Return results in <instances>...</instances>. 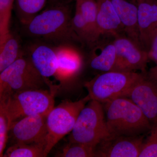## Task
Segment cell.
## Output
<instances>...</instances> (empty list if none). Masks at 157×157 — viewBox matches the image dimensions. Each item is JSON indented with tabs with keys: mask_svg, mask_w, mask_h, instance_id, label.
Instances as JSON below:
<instances>
[{
	"mask_svg": "<svg viewBox=\"0 0 157 157\" xmlns=\"http://www.w3.org/2000/svg\"><path fill=\"white\" fill-rule=\"evenodd\" d=\"M147 54L149 60L154 62L155 64L157 65V35L153 40L147 51Z\"/></svg>",
	"mask_w": 157,
	"mask_h": 157,
	"instance_id": "4316f807",
	"label": "cell"
},
{
	"mask_svg": "<svg viewBox=\"0 0 157 157\" xmlns=\"http://www.w3.org/2000/svg\"><path fill=\"white\" fill-rule=\"evenodd\" d=\"M103 104L109 135L137 136L150 131L152 124L129 98L121 97Z\"/></svg>",
	"mask_w": 157,
	"mask_h": 157,
	"instance_id": "6da1fadb",
	"label": "cell"
},
{
	"mask_svg": "<svg viewBox=\"0 0 157 157\" xmlns=\"http://www.w3.org/2000/svg\"><path fill=\"white\" fill-rule=\"evenodd\" d=\"M127 36L141 46L137 25V7L133 1L111 0Z\"/></svg>",
	"mask_w": 157,
	"mask_h": 157,
	"instance_id": "9a60e30c",
	"label": "cell"
},
{
	"mask_svg": "<svg viewBox=\"0 0 157 157\" xmlns=\"http://www.w3.org/2000/svg\"><path fill=\"white\" fill-rule=\"evenodd\" d=\"M46 0H16L21 21L27 25L45 6Z\"/></svg>",
	"mask_w": 157,
	"mask_h": 157,
	"instance_id": "ffe728a7",
	"label": "cell"
},
{
	"mask_svg": "<svg viewBox=\"0 0 157 157\" xmlns=\"http://www.w3.org/2000/svg\"><path fill=\"white\" fill-rule=\"evenodd\" d=\"M109 135L104 106L90 100L79 113L69 137V143H78L95 148Z\"/></svg>",
	"mask_w": 157,
	"mask_h": 157,
	"instance_id": "3957f363",
	"label": "cell"
},
{
	"mask_svg": "<svg viewBox=\"0 0 157 157\" xmlns=\"http://www.w3.org/2000/svg\"><path fill=\"white\" fill-rule=\"evenodd\" d=\"M47 115L29 116L11 123L9 133L13 144H47Z\"/></svg>",
	"mask_w": 157,
	"mask_h": 157,
	"instance_id": "9c48e42d",
	"label": "cell"
},
{
	"mask_svg": "<svg viewBox=\"0 0 157 157\" xmlns=\"http://www.w3.org/2000/svg\"><path fill=\"white\" fill-rule=\"evenodd\" d=\"M56 91L29 90L13 94L5 101L11 124L29 116L48 114L54 107Z\"/></svg>",
	"mask_w": 157,
	"mask_h": 157,
	"instance_id": "5b68a950",
	"label": "cell"
},
{
	"mask_svg": "<svg viewBox=\"0 0 157 157\" xmlns=\"http://www.w3.org/2000/svg\"><path fill=\"white\" fill-rule=\"evenodd\" d=\"M144 135L127 136L110 135L95 147L97 157H139Z\"/></svg>",
	"mask_w": 157,
	"mask_h": 157,
	"instance_id": "30bf717a",
	"label": "cell"
},
{
	"mask_svg": "<svg viewBox=\"0 0 157 157\" xmlns=\"http://www.w3.org/2000/svg\"><path fill=\"white\" fill-rule=\"evenodd\" d=\"M57 58V79L68 80L76 76L82 67V59L78 52L67 46L55 49Z\"/></svg>",
	"mask_w": 157,
	"mask_h": 157,
	"instance_id": "2e32d148",
	"label": "cell"
},
{
	"mask_svg": "<svg viewBox=\"0 0 157 157\" xmlns=\"http://www.w3.org/2000/svg\"><path fill=\"white\" fill-rule=\"evenodd\" d=\"M141 109L152 125L157 123V84L146 75L126 96Z\"/></svg>",
	"mask_w": 157,
	"mask_h": 157,
	"instance_id": "8fae6325",
	"label": "cell"
},
{
	"mask_svg": "<svg viewBox=\"0 0 157 157\" xmlns=\"http://www.w3.org/2000/svg\"><path fill=\"white\" fill-rule=\"evenodd\" d=\"M68 11L64 8L48 9L36 15L26 25L35 36L56 40L78 39L73 31Z\"/></svg>",
	"mask_w": 157,
	"mask_h": 157,
	"instance_id": "52a82bcc",
	"label": "cell"
},
{
	"mask_svg": "<svg viewBox=\"0 0 157 157\" xmlns=\"http://www.w3.org/2000/svg\"><path fill=\"white\" fill-rule=\"evenodd\" d=\"M146 74L112 70L104 72L85 83L91 100L102 104L125 97L129 91Z\"/></svg>",
	"mask_w": 157,
	"mask_h": 157,
	"instance_id": "7a4b0ae2",
	"label": "cell"
},
{
	"mask_svg": "<svg viewBox=\"0 0 157 157\" xmlns=\"http://www.w3.org/2000/svg\"><path fill=\"white\" fill-rule=\"evenodd\" d=\"M116 51L114 70L124 72L147 73L149 60L147 51L127 36L120 35L113 41Z\"/></svg>",
	"mask_w": 157,
	"mask_h": 157,
	"instance_id": "ba28073f",
	"label": "cell"
},
{
	"mask_svg": "<svg viewBox=\"0 0 157 157\" xmlns=\"http://www.w3.org/2000/svg\"><path fill=\"white\" fill-rule=\"evenodd\" d=\"M146 76L148 79L157 84V65L150 69L147 72Z\"/></svg>",
	"mask_w": 157,
	"mask_h": 157,
	"instance_id": "83f0119b",
	"label": "cell"
},
{
	"mask_svg": "<svg viewBox=\"0 0 157 157\" xmlns=\"http://www.w3.org/2000/svg\"><path fill=\"white\" fill-rule=\"evenodd\" d=\"M22 56L18 40L10 33L0 42V73Z\"/></svg>",
	"mask_w": 157,
	"mask_h": 157,
	"instance_id": "ac0fdd59",
	"label": "cell"
},
{
	"mask_svg": "<svg viewBox=\"0 0 157 157\" xmlns=\"http://www.w3.org/2000/svg\"><path fill=\"white\" fill-rule=\"evenodd\" d=\"M95 148L78 143H69L56 156L61 157H96Z\"/></svg>",
	"mask_w": 157,
	"mask_h": 157,
	"instance_id": "603a6c76",
	"label": "cell"
},
{
	"mask_svg": "<svg viewBox=\"0 0 157 157\" xmlns=\"http://www.w3.org/2000/svg\"><path fill=\"white\" fill-rule=\"evenodd\" d=\"M139 157H157V123L152 125L149 135L144 141Z\"/></svg>",
	"mask_w": 157,
	"mask_h": 157,
	"instance_id": "484cf974",
	"label": "cell"
},
{
	"mask_svg": "<svg viewBox=\"0 0 157 157\" xmlns=\"http://www.w3.org/2000/svg\"><path fill=\"white\" fill-rule=\"evenodd\" d=\"M96 39L102 36L116 37L124 32V28L111 0H97Z\"/></svg>",
	"mask_w": 157,
	"mask_h": 157,
	"instance_id": "4fadbf2b",
	"label": "cell"
},
{
	"mask_svg": "<svg viewBox=\"0 0 157 157\" xmlns=\"http://www.w3.org/2000/svg\"><path fill=\"white\" fill-rule=\"evenodd\" d=\"M76 9L80 11L87 21L94 36V41L96 42L97 0H76Z\"/></svg>",
	"mask_w": 157,
	"mask_h": 157,
	"instance_id": "44dd1931",
	"label": "cell"
},
{
	"mask_svg": "<svg viewBox=\"0 0 157 157\" xmlns=\"http://www.w3.org/2000/svg\"><path fill=\"white\" fill-rule=\"evenodd\" d=\"M72 28L79 41L87 43H94V36L87 21L78 9H76L72 18Z\"/></svg>",
	"mask_w": 157,
	"mask_h": 157,
	"instance_id": "7402d4cb",
	"label": "cell"
},
{
	"mask_svg": "<svg viewBox=\"0 0 157 157\" xmlns=\"http://www.w3.org/2000/svg\"><path fill=\"white\" fill-rule=\"evenodd\" d=\"M14 1L0 0V42L10 33V20Z\"/></svg>",
	"mask_w": 157,
	"mask_h": 157,
	"instance_id": "cb8c5ba5",
	"label": "cell"
},
{
	"mask_svg": "<svg viewBox=\"0 0 157 157\" xmlns=\"http://www.w3.org/2000/svg\"><path fill=\"white\" fill-rule=\"evenodd\" d=\"M46 84L30 58L22 56L0 73V99L15 93L42 89Z\"/></svg>",
	"mask_w": 157,
	"mask_h": 157,
	"instance_id": "277c9868",
	"label": "cell"
},
{
	"mask_svg": "<svg viewBox=\"0 0 157 157\" xmlns=\"http://www.w3.org/2000/svg\"><path fill=\"white\" fill-rule=\"evenodd\" d=\"M46 145L47 142L31 144H14L7 149L3 157H45Z\"/></svg>",
	"mask_w": 157,
	"mask_h": 157,
	"instance_id": "d6986e66",
	"label": "cell"
},
{
	"mask_svg": "<svg viewBox=\"0 0 157 157\" xmlns=\"http://www.w3.org/2000/svg\"><path fill=\"white\" fill-rule=\"evenodd\" d=\"M141 46L148 51L157 35V0H135Z\"/></svg>",
	"mask_w": 157,
	"mask_h": 157,
	"instance_id": "7c38bea8",
	"label": "cell"
},
{
	"mask_svg": "<svg viewBox=\"0 0 157 157\" xmlns=\"http://www.w3.org/2000/svg\"><path fill=\"white\" fill-rule=\"evenodd\" d=\"M132 1H133V2H135V0H132Z\"/></svg>",
	"mask_w": 157,
	"mask_h": 157,
	"instance_id": "f1b7e54d",
	"label": "cell"
},
{
	"mask_svg": "<svg viewBox=\"0 0 157 157\" xmlns=\"http://www.w3.org/2000/svg\"><path fill=\"white\" fill-rule=\"evenodd\" d=\"M29 58L46 84H48L51 89L56 88L51 85L49 80V78L52 77L57 79V58L55 49L47 45H37L31 50Z\"/></svg>",
	"mask_w": 157,
	"mask_h": 157,
	"instance_id": "5bb4252c",
	"label": "cell"
},
{
	"mask_svg": "<svg viewBox=\"0 0 157 157\" xmlns=\"http://www.w3.org/2000/svg\"><path fill=\"white\" fill-rule=\"evenodd\" d=\"M11 122L6 104L3 100H0V157H3L4 151L9 138V128Z\"/></svg>",
	"mask_w": 157,
	"mask_h": 157,
	"instance_id": "d4e9b609",
	"label": "cell"
},
{
	"mask_svg": "<svg viewBox=\"0 0 157 157\" xmlns=\"http://www.w3.org/2000/svg\"><path fill=\"white\" fill-rule=\"evenodd\" d=\"M90 100L87 95L75 102L65 100L49 112L47 117L46 157L61 139L72 132L82 109Z\"/></svg>",
	"mask_w": 157,
	"mask_h": 157,
	"instance_id": "8992f818",
	"label": "cell"
},
{
	"mask_svg": "<svg viewBox=\"0 0 157 157\" xmlns=\"http://www.w3.org/2000/svg\"><path fill=\"white\" fill-rule=\"evenodd\" d=\"M116 59V48L112 42L102 46L99 53L94 54L91 60V67L103 73L112 71L114 70Z\"/></svg>",
	"mask_w": 157,
	"mask_h": 157,
	"instance_id": "e0dca14e",
	"label": "cell"
}]
</instances>
